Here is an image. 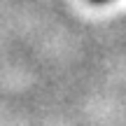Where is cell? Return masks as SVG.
<instances>
[{"instance_id": "cell-1", "label": "cell", "mask_w": 126, "mask_h": 126, "mask_svg": "<svg viewBox=\"0 0 126 126\" xmlns=\"http://www.w3.org/2000/svg\"><path fill=\"white\" fill-rule=\"evenodd\" d=\"M94 2H105V0H94Z\"/></svg>"}]
</instances>
